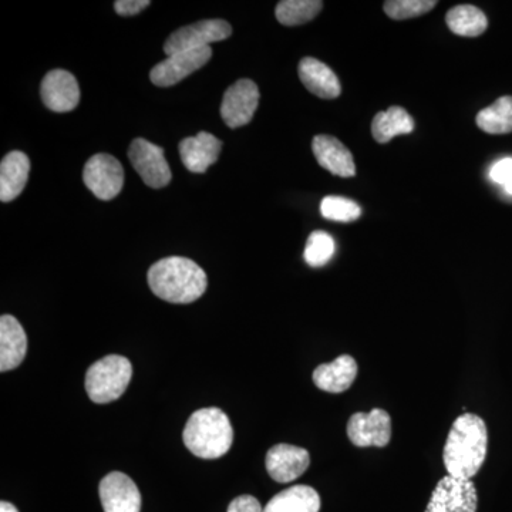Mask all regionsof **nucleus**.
<instances>
[{
  "label": "nucleus",
  "instance_id": "nucleus-1",
  "mask_svg": "<svg viewBox=\"0 0 512 512\" xmlns=\"http://www.w3.org/2000/svg\"><path fill=\"white\" fill-rule=\"evenodd\" d=\"M488 431L477 414L464 413L451 426L443 451L448 476L471 480L487 457Z\"/></svg>",
  "mask_w": 512,
  "mask_h": 512
},
{
  "label": "nucleus",
  "instance_id": "nucleus-2",
  "mask_svg": "<svg viewBox=\"0 0 512 512\" xmlns=\"http://www.w3.org/2000/svg\"><path fill=\"white\" fill-rule=\"evenodd\" d=\"M147 279L154 295L181 305L200 299L208 285L204 269L183 256H170L156 262L148 269Z\"/></svg>",
  "mask_w": 512,
  "mask_h": 512
},
{
  "label": "nucleus",
  "instance_id": "nucleus-3",
  "mask_svg": "<svg viewBox=\"0 0 512 512\" xmlns=\"http://www.w3.org/2000/svg\"><path fill=\"white\" fill-rule=\"evenodd\" d=\"M184 444L194 456L215 460L228 453L234 443V429L227 414L208 407L192 414L184 429Z\"/></svg>",
  "mask_w": 512,
  "mask_h": 512
},
{
  "label": "nucleus",
  "instance_id": "nucleus-4",
  "mask_svg": "<svg viewBox=\"0 0 512 512\" xmlns=\"http://www.w3.org/2000/svg\"><path fill=\"white\" fill-rule=\"evenodd\" d=\"M133 377V366L127 357L110 355L97 360L87 370L86 392L90 400L106 404L120 399Z\"/></svg>",
  "mask_w": 512,
  "mask_h": 512
},
{
  "label": "nucleus",
  "instance_id": "nucleus-5",
  "mask_svg": "<svg viewBox=\"0 0 512 512\" xmlns=\"http://www.w3.org/2000/svg\"><path fill=\"white\" fill-rule=\"evenodd\" d=\"M232 35V28L228 22L221 19L201 20L194 25L184 26L175 30L164 43L165 55L190 52V50L211 47V43L221 42Z\"/></svg>",
  "mask_w": 512,
  "mask_h": 512
},
{
  "label": "nucleus",
  "instance_id": "nucleus-6",
  "mask_svg": "<svg viewBox=\"0 0 512 512\" xmlns=\"http://www.w3.org/2000/svg\"><path fill=\"white\" fill-rule=\"evenodd\" d=\"M83 181L99 200H113L123 190V165L110 154H96L84 165Z\"/></svg>",
  "mask_w": 512,
  "mask_h": 512
},
{
  "label": "nucleus",
  "instance_id": "nucleus-7",
  "mask_svg": "<svg viewBox=\"0 0 512 512\" xmlns=\"http://www.w3.org/2000/svg\"><path fill=\"white\" fill-rule=\"evenodd\" d=\"M164 154L163 148L144 138H136L128 148V158L134 170L148 187L156 190L167 187L173 177Z\"/></svg>",
  "mask_w": 512,
  "mask_h": 512
},
{
  "label": "nucleus",
  "instance_id": "nucleus-8",
  "mask_svg": "<svg viewBox=\"0 0 512 512\" xmlns=\"http://www.w3.org/2000/svg\"><path fill=\"white\" fill-rule=\"evenodd\" d=\"M477 505L473 481L446 476L434 488L426 512H477Z\"/></svg>",
  "mask_w": 512,
  "mask_h": 512
},
{
  "label": "nucleus",
  "instance_id": "nucleus-9",
  "mask_svg": "<svg viewBox=\"0 0 512 512\" xmlns=\"http://www.w3.org/2000/svg\"><path fill=\"white\" fill-rule=\"evenodd\" d=\"M349 440L357 447H386L392 439V419L383 409L355 413L348 423Z\"/></svg>",
  "mask_w": 512,
  "mask_h": 512
},
{
  "label": "nucleus",
  "instance_id": "nucleus-10",
  "mask_svg": "<svg viewBox=\"0 0 512 512\" xmlns=\"http://www.w3.org/2000/svg\"><path fill=\"white\" fill-rule=\"evenodd\" d=\"M211 57V47L167 56V59L158 63L151 70V82L158 87L174 86V84L180 83L181 80L187 79L190 74L204 67L205 64L210 62Z\"/></svg>",
  "mask_w": 512,
  "mask_h": 512
},
{
  "label": "nucleus",
  "instance_id": "nucleus-11",
  "mask_svg": "<svg viewBox=\"0 0 512 512\" xmlns=\"http://www.w3.org/2000/svg\"><path fill=\"white\" fill-rule=\"evenodd\" d=\"M258 104V86L252 80H238L224 94L221 104L222 120L231 128L247 126L251 123Z\"/></svg>",
  "mask_w": 512,
  "mask_h": 512
},
{
  "label": "nucleus",
  "instance_id": "nucleus-12",
  "mask_svg": "<svg viewBox=\"0 0 512 512\" xmlns=\"http://www.w3.org/2000/svg\"><path fill=\"white\" fill-rule=\"evenodd\" d=\"M104 512H140L141 494L136 483L120 471L107 474L100 483Z\"/></svg>",
  "mask_w": 512,
  "mask_h": 512
},
{
  "label": "nucleus",
  "instance_id": "nucleus-13",
  "mask_svg": "<svg viewBox=\"0 0 512 512\" xmlns=\"http://www.w3.org/2000/svg\"><path fill=\"white\" fill-rule=\"evenodd\" d=\"M309 464L308 451L291 444H276L266 453V471L276 483H292L308 470Z\"/></svg>",
  "mask_w": 512,
  "mask_h": 512
},
{
  "label": "nucleus",
  "instance_id": "nucleus-14",
  "mask_svg": "<svg viewBox=\"0 0 512 512\" xmlns=\"http://www.w3.org/2000/svg\"><path fill=\"white\" fill-rule=\"evenodd\" d=\"M40 96L47 109L55 113H69L79 106V83L66 70H52L43 79Z\"/></svg>",
  "mask_w": 512,
  "mask_h": 512
},
{
  "label": "nucleus",
  "instance_id": "nucleus-15",
  "mask_svg": "<svg viewBox=\"0 0 512 512\" xmlns=\"http://www.w3.org/2000/svg\"><path fill=\"white\" fill-rule=\"evenodd\" d=\"M312 150L320 167L336 177H355L356 164L349 148L343 146L338 138L320 134L312 141Z\"/></svg>",
  "mask_w": 512,
  "mask_h": 512
},
{
  "label": "nucleus",
  "instance_id": "nucleus-16",
  "mask_svg": "<svg viewBox=\"0 0 512 512\" xmlns=\"http://www.w3.org/2000/svg\"><path fill=\"white\" fill-rule=\"evenodd\" d=\"M222 150L221 140L201 131L195 137L184 138L180 143V157L184 167L195 174H202L217 163Z\"/></svg>",
  "mask_w": 512,
  "mask_h": 512
},
{
  "label": "nucleus",
  "instance_id": "nucleus-17",
  "mask_svg": "<svg viewBox=\"0 0 512 512\" xmlns=\"http://www.w3.org/2000/svg\"><path fill=\"white\" fill-rule=\"evenodd\" d=\"M28 353V336L19 320L10 315L0 318V372L22 365Z\"/></svg>",
  "mask_w": 512,
  "mask_h": 512
},
{
  "label": "nucleus",
  "instance_id": "nucleus-18",
  "mask_svg": "<svg viewBox=\"0 0 512 512\" xmlns=\"http://www.w3.org/2000/svg\"><path fill=\"white\" fill-rule=\"evenodd\" d=\"M299 79L303 86L319 99H336L342 93V87L335 72L313 57H305L299 63Z\"/></svg>",
  "mask_w": 512,
  "mask_h": 512
},
{
  "label": "nucleus",
  "instance_id": "nucleus-19",
  "mask_svg": "<svg viewBox=\"0 0 512 512\" xmlns=\"http://www.w3.org/2000/svg\"><path fill=\"white\" fill-rule=\"evenodd\" d=\"M357 376V363L352 356L342 355L332 363L316 367L313 383L318 389L328 393H343L352 387Z\"/></svg>",
  "mask_w": 512,
  "mask_h": 512
},
{
  "label": "nucleus",
  "instance_id": "nucleus-20",
  "mask_svg": "<svg viewBox=\"0 0 512 512\" xmlns=\"http://www.w3.org/2000/svg\"><path fill=\"white\" fill-rule=\"evenodd\" d=\"M30 160L22 151L6 154L0 164V201L16 200L28 184Z\"/></svg>",
  "mask_w": 512,
  "mask_h": 512
},
{
  "label": "nucleus",
  "instance_id": "nucleus-21",
  "mask_svg": "<svg viewBox=\"0 0 512 512\" xmlns=\"http://www.w3.org/2000/svg\"><path fill=\"white\" fill-rule=\"evenodd\" d=\"M320 497L309 485H293L276 494L264 512H319Z\"/></svg>",
  "mask_w": 512,
  "mask_h": 512
},
{
  "label": "nucleus",
  "instance_id": "nucleus-22",
  "mask_svg": "<svg viewBox=\"0 0 512 512\" xmlns=\"http://www.w3.org/2000/svg\"><path fill=\"white\" fill-rule=\"evenodd\" d=\"M414 130L413 117L399 106L376 114L372 123V134L377 143L386 144L397 136H406Z\"/></svg>",
  "mask_w": 512,
  "mask_h": 512
},
{
  "label": "nucleus",
  "instance_id": "nucleus-23",
  "mask_svg": "<svg viewBox=\"0 0 512 512\" xmlns=\"http://www.w3.org/2000/svg\"><path fill=\"white\" fill-rule=\"evenodd\" d=\"M446 22L451 32L464 37L483 35L488 28L487 16L473 5H458L448 10Z\"/></svg>",
  "mask_w": 512,
  "mask_h": 512
},
{
  "label": "nucleus",
  "instance_id": "nucleus-24",
  "mask_svg": "<svg viewBox=\"0 0 512 512\" xmlns=\"http://www.w3.org/2000/svg\"><path fill=\"white\" fill-rule=\"evenodd\" d=\"M477 126L488 134L512 133V97H500L477 114Z\"/></svg>",
  "mask_w": 512,
  "mask_h": 512
},
{
  "label": "nucleus",
  "instance_id": "nucleus-25",
  "mask_svg": "<svg viewBox=\"0 0 512 512\" xmlns=\"http://www.w3.org/2000/svg\"><path fill=\"white\" fill-rule=\"evenodd\" d=\"M323 8L320 0H282L276 5L278 22L285 26H298L311 22Z\"/></svg>",
  "mask_w": 512,
  "mask_h": 512
},
{
  "label": "nucleus",
  "instance_id": "nucleus-26",
  "mask_svg": "<svg viewBox=\"0 0 512 512\" xmlns=\"http://www.w3.org/2000/svg\"><path fill=\"white\" fill-rule=\"evenodd\" d=\"M335 252L336 244L332 235L325 231H315L309 235L303 258H305L306 264L312 268H322L329 264Z\"/></svg>",
  "mask_w": 512,
  "mask_h": 512
},
{
  "label": "nucleus",
  "instance_id": "nucleus-27",
  "mask_svg": "<svg viewBox=\"0 0 512 512\" xmlns=\"http://www.w3.org/2000/svg\"><path fill=\"white\" fill-rule=\"evenodd\" d=\"M320 214L329 221L353 222L362 217V208L349 198L326 197L320 204Z\"/></svg>",
  "mask_w": 512,
  "mask_h": 512
},
{
  "label": "nucleus",
  "instance_id": "nucleus-28",
  "mask_svg": "<svg viewBox=\"0 0 512 512\" xmlns=\"http://www.w3.org/2000/svg\"><path fill=\"white\" fill-rule=\"evenodd\" d=\"M436 0H389L384 2V12L393 20L419 18L436 8Z\"/></svg>",
  "mask_w": 512,
  "mask_h": 512
},
{
  "label": "nucleus",
  "instance_id": "nucleus-29",
  "mask_svg": "<svg viewBox=\"0 0 512 512\" xmlns=\"http://www.w3.org/2000/svg\"><path fill=\"white\" fill-rule=\"evenodd\" d=\"M490 178L495 184L504 185L512 178V157L501 158L490 168Z\"/></svg>",
  "mask_w": 512,
  "mask_h": 512
},
{
  "label": "nucleus",
  "instance_id": "nucleus-30",
  "mask_svg": "<svg viewBox=\"0 0 512 512\" xmlns=\"http://www.w3.org/2000/svg\"><path fill=\"white\" fill-rule=\"evenodd\" d=\"M227 512H264V508L252 495H241L229 504Z\"/></svg>",
  "mask_w": 512,
  "mask_h": 512
},
{
  "label": "nucleus",
  "instance_id": "nucleus-31",
  "mask_svg": "<svg viewBox=\"0 0 512 512\" xmlns=\"http://www.w3.org/2000/svg\"><path fill=\"white\" fill-rule=\"evenodd\" d=\"M150 6L148 0H117L114 9L120 16H134Z\"/></svg>",
  "mask_w": 512,
  "mask_h": 512
},
{
  "label": "nucleus",
  "instance_id": "nucleus-32",
  "mask_svg": "<svg viewBox=\"0 0 512 512\" xmlns=\"http://www.w3.org/2000/svg\"><path fill=\"white\" fill-rule=\"evenodd\" d=\"M0 512H19L15 505L8 503V501H2L0 503Z\"/></svg>",
  "mask_w": 512,
  "mask_h": 512
},
{
  "label": "nucleus",
  "instance_id": "nucleus-33",
  "mask_svg": "<svg viewBox=\"0 0 512 512\" xmlns=\"http://www.w3.org/2000/svg\"><path fill=\"white\" fill-rule=\"evenodd\" d=\"M504 190L508 195H512V178L510 181H508L507 184L504 185Z\"/></svg>",
  "mask_w": 512,
  "mask_h": 512
}]
</instances>
